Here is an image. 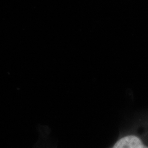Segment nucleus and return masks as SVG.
I'll use <instances>...</instances> for the list:
<instances>
[{"label":"nucleus","mask_w":148,"mask_h":148,"mask_svg":"<svg viewBox=\"0 0 148 148\" xmlns=\"http://www.w3.org/2000/svg\"><path fill=\"white\" fill-rule=\"evenodd\" d=\"M115 148H142L145 147L139 138L135 136H127L121 138L114 144Z\"/></svg>","instance_id":"obj_1"}]
</instances>
